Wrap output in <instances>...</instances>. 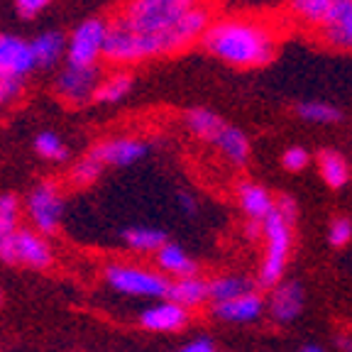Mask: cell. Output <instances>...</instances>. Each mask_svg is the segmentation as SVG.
Listing matches in <instances>:
<instances>
[{
    "mask_svg": "<svg viewBox=\"0 0 352 352\" xmlns=\"http://www.w3.org/2000/svg\"><path fill=\"white\" fill-rule=\"evenodd\" d=\"M279 42V28L274 22L252 15H215L201 39L208 54L235 69L267 66L274 61Z\"/></svg>",
    "mask_w": 352,
    "mask_h": 352,
    "instance_id": "cell-1",
    "label": "cell"
},
{
    "mask_svg": "<svg viewBox=\"0 0 352 352\" xmlns=\"http://www.w3.org/2000/svg\"><path fill=\"white\" fill-rule=\"evenodd\" d=\"M274 210L281 215V218L289 223V226L294 228V223H296V215H298V204L296 198L289 196V193H284V196L274 198Z\"/></svg>",
    "mask_w": 352,
    "mask_h": 352,
    "instance_id": "cell-32",
    "label": "cell"
},
{
    "mask_svg": "<svg viewBox=\"0 0 352 352\" xmlns=\"http://www.w3.org/2000/svg\"><path fill=\"white\" fill-rule=\"evenodd\" d=\"M301 352H323V350H320L318 345H306V347H303Z\"/></svg>",
    "mask_w": 352,
    "mask_h": 352,
    "instance_id": "cell-39",
    "label": "cell"
},
{
    "mask_svg": "<svg viewBox=\"0 0 352 352\" xmlns=\"http://www.w3.org/2000/svg\"><path fill=\"white\" fill-rule=\"evenodd\" d=\"M188 320H191V314L169 298L152 301L140 314V325L149 333H179L186 328Z\"/></svg>",
    "mask_w": 352,
    "mask_h": 352,
    "instance_id": "cell-11",
    "label": "cell"
},
{
    "mask_svg": "<svg viewBox=\"0 0 352 352\" xmlns=\"http://www.w3.org/2000/svg\"><path fill=\"white\" fill-rule=\"evenodd\" d=\"M52 6V0H15V8L22 17H37Z\"/></svg>",
    "mask_w": 352,
    "mask_h": 352,
    "instance_id": "cell-34",
    "label": "cell"
},
{
    "mask_svg": "<svg viewBox=\"0 0 352 352\" xmlns=\"http://www.w3.org/2000/svg\"><path fill=\"white\" fill-rule=\"evenodd\" d=\"M22 88H25V83L10 81V78L0 76V110L6 108V105H10L15 98H20Z\"/></svg>",
    "mask_w": 352,
    "mask_h": 352,
    "instance_id": "cell-33",
    "label": "cell"
},
{
    "mask_svg": "<svg viewBox=\"0 0 352 352\" xmlns=\"http://www.w3.org/2000/svg\"><path fill=\"white\" fill-rule=\"evenodd\" d=\"M34 152H37V157H42L44 162H54V164L69 160V147H66V142L52 130L39 132L37 138H34Z\"/></svg>",
    "mask_w": 352,
    "mask_h": 352,
    "instance_id": "cell-28",
    "label": "cell"
},
{
    "mask_svg": "<svg viewBox=\"0 0 352 352\" xmlns=\"http://www.w3.org/2000/svg\"><path fill=\"white\" fill-rule=\"evenodd\" d=\"M100 66H72L66 64L54 78V94L61 103L81 108L94 103L96 86L100 78Z\"/></svg>",
    "mask_w": 352,
    "mask_h": 352,
    "instance_id": "cell-8",
    "label": "cell"
},
{
    "mask_svg": "<svg viewBox=\"0 0 352 352\" xmlns=\"http://www.w3.org/2000/svg\"><path fill=\"white\" fill-rule=\"evenodd\" d=\"M108 37V17H88L66 34L64 61L72 66H100Z\"/></svg>",
    "mask_w": 352,
    "mask_h": 352,
    "instance_id": "cell-6",
    "label": "cell"
},
{
    "mask_svg": "<svg viewBox=\"0 0 352 352\" xmlns=\"http://www.w3.org/2000/svg\"><path fill=\"white\" fill-rule=\"evenodd\" d=\"M122 242H125V248L130 250V252L154 254L164 242H169V240H166V232L162 230V228L135 226V228H127V230L122 232Z\"/></svg>",
    "mask_w": 352,
    "mask_h": 352,
    "instance_id": "cell-25",
    "label": "cell"
},
{
    "mask_svg": "<svg viewBox=\"0 0 352 352\" xmlns=\"http://www.w3.org/2000/svg\"><path fill=\"white\" fill-rule=\"evenodd\" d=\"M64 191L56 182H39L37 186L30 188V193L25 196L22 204V215L28 218L32 230H37L39 235L52 237L61 228V218H64Z\"/></svg>",
    "mask_w": 352,
    "mask_h": 352,
    "instance_id": "cell-5",
    "label": "cell"
},
{
    "mask_svg": "<svg viewBox=\"0 0 352 352\" xmlns=\"http://www.w3.org/2000/svg\"><path fill=\"white\" fill-rule=\"evenodd\" d=\"M316 37L333 50L352 52V3H336Z\"/></svg>",
    "mask_w": 352,
    "mask_h": 352,
    "instance_id": "cell-13",
    "label": "cell"
},
{
    "mask_svg": "<svg viewBox=\"0 0 352 352\" xmlns=\"http://www.w3.org/2000/svg\"><path fill=\"white\" fill-rule=\"evenodd\" d=\"M179 206H182V210L186 215H196L198 213V201H196V196H191L188 191L179 193Z\"/></svg>",
    "mask_w": 352,
    "mask_h": 352,
    "instance_id": "cell-36",
    "label": "cell"
},
{
    "mask_svg": "<svg viewBox=\"0 0 352 352\" xmlns=\"http://www.w3.org/2000/svg\"><path fill=\"white\" fill-rule=\"evenodd\" d=\"M22 228V201L15 193H0V254Z\"/></svg>",
    "mask_w": 352,
    "mask_h": 352,
    "instance_id": "cell-24",
    "label": "cell"
},
{
    "mask_svg": "<svg viewBox=\"0 0 352 352\" xmlns=\"http://www.w3.org/2000/svg\"><path fill=\"white\" fill-rule=\"evenodd\" d=\"M103 279L116 294L130 298L160 301L169 292V279H164L154 267L138 262H110L103 270Z\"/></svg>",
    "mask_w": 352,
    "mask_h": 352,
    "instance_id": "cell-3",
    "label": "cell"
},
{
    "mask_svg": "<svg viewBox=\"0 0 352 352\" xmlns=\"http://www.w3.org/2000/svg\"><path fill=\"white\" fill-rule=\"evenodd\" d=\"M296 116L306 122H314V125H338L345 118L340 108L323 103V100H301L296 105Z\"/></svg>",
    "mask_w": 352,
    "mask_h": 352,
    "instance_id": "cell-27",
    "label": "cell"
},
{
    "mask_svg": "<svg viewBox=\"0 0 352 352\" xmlns=\"http://www.w3.org/2000/svg\"><path fill=\"white\" fill-rule=\"evenodd\" d=\"M3 301H6V298H3V292H0V308H3Z\"/></svg>",
    "mask_w": 352,
    "mask_h": 352,
    "instance_id": "cell-40",
    "label": "cell"
},
{
    "mask_svg": "<svg viewBox=\"0 0 352 352\" xmlns=\"http://www.w3.org/2000/svg\"><path fill=\"white\" fill-rule=\"evenodd\" d=\"M176 352H218V347L210 338H196V340L182 345Z\"/></svg>",
    "mask_w": 352,
    "mask_h": 352,
    "instance_id": "cell-35",
    "label": "cell"
},
{
    "mask_svg": "<svg viewBox=\"0 0 352 352\" xmlns=\"http://www.w3.org/2000/svg\"><path fill=\"white\" fill-rule=\"evenodd\" d=\"M132 86H135V78H132L130 69H110L108 74H100L94 94V103H120L132 94Z\"/></svg>",
    "mask_w": 352,
    "mask_h": 352,
    "instance_id": "cell-20",
    "label": "cell"
},
{
    "mask_svg": "<svg viewBox=\"0 0 352 352\" xmlns=\"http://www.w3.org/2000/svg\"><path fill=\"white\" fill-rule=\"evenodd\" d=\"M154 270L160 272L164 279L174 281L182 279V276H191L198 272V264L182 245H174V242H164L157 252H154Z\"/></svg>",
    "mask_w": 352,
    "mask_h": 352,
    "instance_id": "cell-14",
    "label": "cell"
},
{
    "mask_svg": "<svg viewBox=\"0 0 352 352\" xmlns=\"http://www.w3.org/2000/svg\"><path fill=\"white\" fill-rule=\"evenodd\" d=\"M333 3H352V0H333Z\"/></svg>",
    "mask_w": 352,
    "mask_h": 352,
    "instance_id": "cell-41",
    "label": "cell"
},
{
    "mask_svg": "<svg viewBox=\"0 0 352 352\" xmlns=\"http://www.w3.org/2000/svg\"><path fill=\"white\" fill-rule=\"evenodd\" d=\"M213 316L218 320H223V323H254V320H259L264 316V298L257 292H250L240 298H232V301L215 303Z\"/></svg>",
    "mask_w": 352,
    "mask_h": 352,
    "instance_id": "cell-15",
    "label": "cell"
},
{
    "mask_svg": "<svg viewBox=\"0 0 352 352\" xmlns=\"http://www.w3.org/2000/svg\"><path fill=\"white\" fill-rule=\"evenodd\" d=\"M88 154L94 160H98L103 166H130L147 157L149 142L140 138H130V135H120V138L100 140L98 144L91 147Z\"/></svg>",
    "mask_w": 352,
    "mask_h": 352,
    "instance_id": "cell-10",
    "label": "cell"
},
{
    "mask_svg": "<svg viewBox=\"0 0 352 352\" xmlns=\"http://www.w3.org/2000/svg\"><path fill=\"white\" fill-rule=\"evenodd\" d=\"M264 237V259L259 267V286L272 289L281 281L286 272V262L292 254V226L281 218L276 210H272L262 220Z\"/></svg>",
    "mask_w": 352,
    "mask_h": 352,
    "instance_id": "cell-4",
    "label": "cell"
},
{
    "mask_svg": "<svg viewBox=\"0 0 352 352\" xmlns=\"http://www.w3.org/2000/svg\"><path fill=\"white\" fill-rule=\"evenodd\" d=\"M264 311L274 323H292L303 311V286L298 281H279L272 286L270 298L264 301Z\"/></svg>",
    "mask_w": 352,
    "mask_h": 352,
    "instance_id": "cell-12",
    "label": "cell"
},
{
    "mask_svg": "<svg viewBox=\"0 0 352 352\" xmlns=\"http://www.w3.org/2000/svg\"><path fill=\"white\" fill-rule=\"evenodd\" d=\"M30 47H32V54L37 66H56L66 56V34L59 30H47V32H39L37 37L30 39Z\"/></svg>",
    "mask_w": 352,
    "mask_h": 352,
    "instance_id": "cell-21",
    "label": "cell"
},
{
    "mask_svg": "<svg viewBox=\"0 0 352 352\" xmlns=\"http://www.w3.org/2000/svg\"><path fill=\"white\" fill-rule=\"evenodd\" d=\"M254 292L252 279L242 274H220L215 279H208V301L213 303H226L232 298H240L245 294Z\"/></svg>",
    "mask_w": 352,
    "mask_h": 352,
    "instance_id": "cell-22",
    "label": "cell"
},
{
    "mask_svg": "<svg viewBox=\"0 0 352 352\" xmlns=\"http://www.w3.org/2000/svg\"><path fill=\"white\" fill-rule=\"evenodd\" d=\"M210 144H213L215 152L226 162H230L232 166H245L250 162V152H252V149H250L248 135H245L240 127L230 125V122H226V125L220 127V132L210 140Z\"/></svg>",
    "mask_w": 352,
    "mask_h": 352,
    "instance_id": "cell-17",
    "label": "cell"
},
{
    "mask_svg": "<svg viewBox=\"0 0 352 352\" xmlns=\"http://www.w3.org/2000/svg\"><path fill=\"white\" fill-rule=\"evenodd\" d=\"M196 3L198 0H125L108 20L142 37H157L174 28Z\"/></svg>",
    "mask_w": 352,
    "mask_h": 352,
    "instance_id": "cell-2",
    "label": "cell"
},
{
    "mask_svg": "<svg viewBox=\"0 0 352 352\" xmlns=\"http://www.w3.org/2000/svg\"><path fill=\"white\" fill-rule=\"evenodd\" d=\"M318 169L323 182L328 184L330 188H345L347 182H350V164L342 157L338 149H320L318 152Z\"/></svg>",
    "mask_w": 352,
    "mask_h": 352,
    "instance_id": "cell-26",
    "label": "cell"
},
{
    "mask_svg": "<svg viewBox=\"0 0 352 352\" xmlns=\"http://www.w3.org/2000/svg\"><path fill=\"white\" fill-rule=\"evenodd\" d=\"M0 259L8 264H22L30 270H50L54 264V248H52L50 237L39 235L32 228L22 226L8 250L0 254Z\"/></svg>",
    "mask_w": 352,
    "mask_h": 352,
    "instance_id": "cell-7",
    "label": "cell"
},
{
    "mask_svg": "<svg viewBox=\"0 0 352 352\" xmlns=\"http://www.w3.org/2000/svg\"><path fill=\"white\" fill-rule=\"evenodd\" d=\"M308 162H311V154H308L306 147H298V144H294V147H289L284 154H281V164H284V169L294 171V174L306 169Z\"/></svg>",
    "mask_w": 352,
    "mask_h": 352,
    "instance_id": "cell-31",
    "label": "cell"
},
{
    "mask_svg": "<svg viewBox=\"0 0 352 352\" xmlns=\"http://www.w3.org/2000/svg\"><path fill=\"white\" fill-rule=\"evenodd\" d=\"M336 345L340 347L342 352H352V336H340L336 340Z\"/></svg>",
    "mask_w": 352,
    "mask_h": 352,
    "instance_id": "cell-38",
    "label": "cell"
},
{
    "mask_svg": "<svg viewBox=\"0 0 352 352\" xmlns=\"http://www.w3.org/2000/svg\"><path fill=\"white\" fill-rule=\"evenodd\" d=\"M237 204H240L242 213L248 215V220L262 223L267 215L274 210V196L270 188L262 186L257 182H242L237 186Z\"/></svg>",
    "mask_w": 352,
    "mask_h": 352,
    "instance_id": "cell-18",
    "label": "cell"
},
{
    "mask_svg": "<svg viewBox=\"0 0 352 352\" xmlns=\"http://www.w3.org/2000/svg\"><path fill=\"white\" fill-rule=\"evenodd\" d=\"M328 240H330V245L338 250L350 245L352 242V220L345 218V215L333 218V223H330V228H328Z\"/></svg>",
    "mask_w": 352,
    "mask_h": 352,
    "instance_id": "cell-30",
    "label": "cell"
},
{
    "mask_svg": "<svg viewBox=\"0 0 352 352\" xmlns=\"http://www.w3.org/2000/svg\"><path fill=\"white\" fill-rule=\"evenodd\" d=\"M184 122H186L188 132H191L196 140H204V142L210 144V140L220 132V127L226 125V120L210 108H204V105H196V108H188L184 113Z\"/></svg>",
    "mask_w": 352,
    "mask_h": 352,
    "instance_id": "cell-23",
    "label": "cell"
},
{
    "mask_svg": "<svg viewBox=\"0 0 352 352\" xmlns=\"http://www.w3.org/2000/svg\"><path fill=\"white\" fill-rule=\"evenodd\" d=\"M100 174H103V164L98 160H94L91 154H86L78 162H74V166L69 169V184L76 188H86L98 182Z\"/></svg>",
    "mask_w": 352,
    "mask_h": 352,
    "instance_id": "cell-29",
    "label": "cell"
},
{
    "mask_svg": "<svg viewBox=\"0 0 352 352\" xmlns=\"http://www.w3.org/2000/svg\"><path fill=\"white\" fill-rule=\"evenodd\" d=\"M245 235H248L250 240H259V237H262V223L248 220V226H245Z\"/></svg>",
    "mask_w": 352,
    "mask_h": 352,
    "instance_id": "cell-37",
    "label": "cell"
},
{
    "mask_svg": "<svg viewBox=\"0 0 352 352\" xmlns=\"http://www.w3.org/2000/svg\"><path fill=\"white\" fill-rule=\"evenodd\" d=\"M333 0H286V17L306 32H318L333 10Z\"/></svg>",
    "mask_w": 352,
    "mask_h": 352,
    "instance_id": "cell-16",
    "label": "cell"
},
{
    "mask_svg": "<svg viewBox=\"0 0 352 352\" xmlns=\"http://www.w3.org/2000/svg\"><path fill=\"white\" fill-rule=\"evenodd\" d=\"M166 298L179 303V306L186 308L188 314H191L193 308H201L204 303H208V279L191 274V276H182V279L169 281Z\"/></svg>",
    "mask_w": 352,
    "mask_h": 352,
    "instance_id": "cell-19",
    "label": "cell"
},
{
    "mask_svg": "<svg viewBox=\"0 0 352 352\" xmlns=\"http://www.w3.org/2000/svg\"><path fill=\"white\" fill-rule=\"evenodd\" d=\"M34 69H37V61H34L30 39L0 32V76L25 83Z\"/></svg>",
    "mask_w": 352,
    "mask_h": 352,
    "instance_id": "cell-9",
    "label": "cell"
}]
</instances>
